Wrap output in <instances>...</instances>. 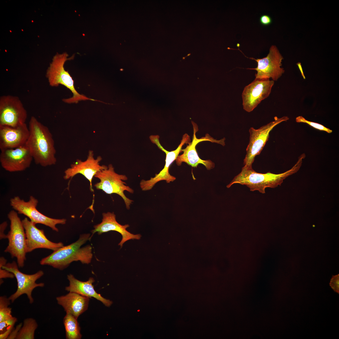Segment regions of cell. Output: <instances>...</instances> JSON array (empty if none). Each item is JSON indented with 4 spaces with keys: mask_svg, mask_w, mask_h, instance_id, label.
<instances>
[{
    "mask_svg": "<svg viewBox=\"0 0 339 339\" xmlns=\"http://www.w3.org/2000/svg\"><path fill=\"white\" fill-rule=\"evenodd\" d=\"M28 127L30 134L25 145L35 164L44 167L55 165L56 150L49 129L34 116L31 117Z\"/></svg>",
    "mask_w": 339,
    "mask_h": 339,
    "instance_id": "cell-1",
    "label": "cell"
},
{
    "mask_svg": "<svg viewBox=\"0 0 339 339\" xmlns=\"http://www.w3.org/2000/svg\"><path fill=\"white\" fill-rule=\"evenodd\" d=\"M305 158V155L302 154L291 169L279 174H275L269 172L264 174L259 173L254 170L252 167L244 166L241 172L234 178L226 187L229 188L234 184H239L246 186L251 191H258L261 193H265L266 188H275L279 185L280 186L287 177L298 172Z\"/></svg>",
    "mask_w": 339,
    "mask_h": 339,
    "instance_id": "cell-2",
    "label": "cell"
},
{
    "mask_svg": "<svg viewBox=\"0 0 339 339\" xmlns=\"http://www.w3.org/2000/svg\"><path fill=\"white\" fill-rule=\"evenodd\" d=\"M91 238L90 234L80 235L76 242L59 248L41 259L40 264L60 270L66 268L74 261H80L83 264H89L93 257L92 246L88 245L81 247Z\"/></svg>",
    "mask_w": 339,
    "mask_h": 339,
    "instance_id": "cell-3",
    "label": "cell"
},
{
    "mask_svg": "<svg viewBox=\"0 0 339 339\" xmlns=\"http://www.w3.org/2000/svg\"><path fill=\"white\" fill-rule=\"evenodd\" d=\"M68 54L66 52L57 53L53 56L46 74L49 85L52 87H57L60 84L62 85L71 91L73 95L72 97L63 99L62 100L65 103H77L79 101L85 100L96 101L79 94L76 90L72 78L64 68L65 62L67 60L73 59L74 57L73 56L68 57Z\"/></svg>",
    "mask_w": 339,
    "mask_h": 339,
    "instance_id": "cell-4",
    "label": "cell"
},
{
    "mask_svg": "<svg viewBox=\"0 0 339 339\" xmlns=\"http://www.w3.org/2000/svg\"><path fill=\"white\" fill-rule=\"evenodd\" d=\"M18 213L14 210L8 214L10 222V230L7 234L8 243L4 252L9 253L12 258H16L19 267L22 268L26 259V237L22 221Z\"/></svg>",
    "mask_w": 339,
    "mask_h": 339,
    "instance_id": "cell-5",
    "label": "cell"
},
{
    "mask_svg": "<svg viewBox=\"0 0 339 339\" xmlns=\"http://www.w3.org/2000/svg\"><path fill=\"white\" fill-rule=\"evenodd\" d=\"M94 177L100 180L94 185L96 189L102 190L107 194H116L119 195L123 199L126 208H130L133 201L127 198L124 191H126L133 194L134 191L132 188L126 185V183L124 181L128 179L126 175L116 173L112 165L110 164L106 168L98 172Z\"/></svg>",
    "mask_w": 339,
    "mask_h": 339,
    "instance_id": "cell-6",
    "label": "cell"
},
{
    "mask_svg": "<svg viewBox=\"0 0 339 339\" xmlns=\"http://www.w3.org/2000/svg\"><path fill=\"white\" fill-rule=\"evenodd\" d=\"M159 135H151L149 138L151 142L155 144L162 151L166 154L165 163L164 168L158 173L155 175L153 177L150 179L145 180H142L140 183V186L143 191H146L152 189L158 182L161 180H165L167 183L174 181L176 178L170 175L169 172V169L172 163L175 160L179 154L182 152V148L185 144H188L191 139L190 136L187 133L184 134L180 143L175 150L168 151L165 149L161 145L159 141Z\"/></svg>",
    "mask_w": 339,
    "mask_h": 339,
    "instance_id": "cell-7",
    "label": "cell"
},
{
    "mask_svg": "<svg viewBox=\"0 0 339 339\" xmlns=\"http://www.w3.org/2000/svg\"><path fill=\"white\" fill-rule=\"evenodd\" d=\"M38 203V200L32 196H30L29 200L26 202L18 196H14L10 200L11 206L18 213L26 216L35 224L44 225L58 232V229L56 225L65 224L66 219L53 218L44 215L37 209Z\"/></svg>",
    "mask_w": 339,
    "mask_h": 339,
    "instance_id": "cell-8",
    "label": "cell"
},
{
    "mask_svg": "<svg viewBox=\"0 0 339 339\" xmlns=\"http://www.w3.org/2000/svg\"><path fill=\"white\" fill-rule=\"evenodd\" d=\"M289 119L287 116L281 118L274 117V120L258 129L253 127L249 130V142L246 149V154L244 160V166L252 167L256 156L259 154L268 140L269 133L278 124Z\"/></svg>",
    "mask_w": 339,
    "mask_h": 339,
    "instance_id": "cell-9",
    "label": "cell"
},
{
    "mask_svg": "<svg viewBox=\"0 0 339 339\" xmlns=\"http://www.w3.org/2000/svg\"><path fill=\"white\" fill-rule=\"evenodd\" d=\"M0 267L12 273L14 275L17 282L16 291L8 298L12 303L23 294H26L31 304L34 302L32 293L33 290L36 287H43L45 286L43 282L36 283V281L44 274V272L39 270L32 274L23 273L19 269L18 264L14 261L11 263H7L4 266L0 265Z\"/></svg>",
    "mask_w": 339,
    "mask_h": 339,
    "instance_id": "cell-10",
    "label": "cell"
},
{
    "mask_svg": "<svg viewBox=\"0 0 339 339\" xmlns=\"http://www.w3.org/2000/svg\"><path fill=\"white\" fill-rule=\"evenodd\" d=\"M248 58L255 60L257 63V67L256 68H247L256 71L257 73L255 74V78L270 79L271 78L274 81H276L285 72L284 69L282 67L283 57L275 45H273L270 47L269 53L265 57L257 59L252 57Z\"/></svg>",
    "mask_w": 339,
    "mask_h": 339,
    "instance_id": "cell-11",
    "label": "cell"
},
{
    "mask_svg": "<svg viewBox=\"0 0 339 339\" xmlns=\"http://www.w3.org/2000/svg\"><path fill=\"white\" fill-rule=\"evenodd\" d=\"M27 118V111L18 97H0V126H16L25 123Z\"/></svg>",
    "mask_w": 339,
    "mask_h": 339,
    "instance_id": "cell-12",
    "label": "cell"
},
{
    "mask_svg": "<svg viewBox=\"0 0 339 339\" xmlns=\"http://www.w3.org/2000/svg\"><path fill=\"white\" fill-rule=\"evenodd\" d=\"M191 121L193 129L192 141L188 143L185 148L182 149L183 153L177 157L175 160L176 164L179 166L181 165L182 162H184L192 167L196 168L200 164L204 165L208 170L213 169L215 167L214 163L210 160H204L201 159L197 154L196 147L198 143L204 141H209L224 146L225 145V138L217 140L207 134L205 137L197 138L196 136V133L198 130V126L194 122L192 121Z\"/></svg>",
    "mask_w": 339,
    "mask_h": 339,
    "instance_id": "cell-13",
    "label": "cell"
},
{
    "mask_svg": "<svg viewBox=\"0 0 339 339\" xmlns=\"http://www.w3.org/2000/svg\"><path fill=\"white\" fill-rule=\"evenodd\" d=\"M274 81L270 79L255 78L244 88L242 94L243 108L252 111L263 100L270 95Z\"/></svg>",
    "mask_w": 339,
    "mask_h": 339,
    "instance_id": "cell-14",
    "label": "cell"
},
{
    "mask_svg": "<svg viewBox=\"0 0 339 339\" xmlns=\"http://www.w3.org/2000/svg\"><path fill=\"white\" fill-rule=\"evenodd\" d=\"M33 160L25 145L1 150L0 162L2 168L10 172L22 171L29 168Z\"/></svg>",
    "mask_w": 339,
    "mask_h": 339,
    "instance_id": "cell-15",
    "label": "cell"
},
{
    "mask_svg": "<svg viewBox=\"0 0 339 339\" xmlns=\"http://www.w3.org/2000/svg\"><path fill=\"white\" fill-rule=\"evenodd\" d=\"M102 160L100 156L95 158L93 151L90 150L86 160L82 161L77 159L64 171L63 178L66 180L71 179L76 175L81 174L89 182L90 190L93 191L92 181L94 177L98 172L108 167L100 164Z\"/></svg>",
    "mask_w": 339,
    "mask_h": 339,
    "instance_id": "cell-16",
    "label": "cell"
},
{
    "mask_svg": "<svg viewBox=\"0 0 339 339\" xmlns=\"http://www.w3.org/2000/svg\"><path fill=\"white\" fill-rule=\"evenodd\" d=\"M22 221L26 234L27 253L38 248L54 251L64 246L61 242L55 243L50 241L46 236L44 230L38 228L35 224L27 218H25Z\"/></svg>",
    "mask_w": 339,
    "mask_h": 339,
    "instance_id": "cell-17",
    "label": "cell"
},
{
    "mask_svg": "<svg viewBox=\"0 0 339 339\" xmlns=\"http://www.w3.org/2000/svg\"><path fill=\"white\" fill-rule=\"evenodd\" d=\"M30 134L26 123L16 126H0V149L14 148L25 145Z\"/></svg>",
    "mask_w": 339,
    "mask_h": 339,
    "instance_id": "cell-18",
    "label": "cell"
},
{
    "mask_svg": "<svg viewBox=\"0 0 339 339\" xmlns=\"http://www.w3.org/2000/svg\"><path fill=\"white\" fill-rule=\"evenodd\" d=\"M129 227L128 224L122 225L116 220V216L113 212H108L102 213V222L94 226V229L91 231L92 234L97 232L99 235L111 231H116L120 233L122 239L118 245L121 247L123 244L131 239H139L141 235L139 234H133L126 230Z\"/></svg>",
    "mask_w": 339,
    "mask_h": 339,
    "instance_id": "cell-19",
    "label": "cell"
},
{
    "mask_svg": "<svg viewBox=\"0 0 339 339\" xmlns=\"http://www.w3.org/2000/svg\"><path fill=\"white\" fill-rule=\"evenodd\" d=\"M57 303L77 319L88 309L89 298L72 292L56 298Z\"/></svg>",
    "mask_w": 339,
    "mask_h": 339,
    "instance_id": "cell-20",
    "label": "cell"
},
{
    "mask_svg": "<svg viewBox=\"0 0 339 339\" xmlns=\"http://www.w3.org/2000/svg\"><path fill=\"white\" fill-rule=\"evenodd\" d=\"M67 278L69 281V285L66 287L65 290L69 292H74L89 298L93 297L102 302L105 306H110L112 303V301L106 299L95 291L93 283L94 280L90 277L86 282H83L76 279L71 274L67 275Z\"/></svg>",
    "mask_w": 339,
    "mask_h": 339,
    "instance_id": "cell-21",
    "label": "cell"
},
{
    "mask_svg": "<svg viewBox=\"0 0 339 339\" xmlns=\"http://www.w3.org/2000/svg\"><path fill=\"white\" fill-rule=\"evenodd\" d=\"M77 319L69 313H66L63 319L66 338L67 339H80L82 337L80 328Z\"/></svg>",
    "mask_w": 339,
    "mask_h": 339,
    "instance_id": "cell-22",
    "label": "cell"
},
{
    "mask_svg": "<svg viewBox=\"0 0 339 339\" xmlns=\"http://www.w3.org/2000/svg\"><path fill=\"white\" fill-rule=\"evenodd\" d=\"M38 326V324L35 319L31 318L25 319L16 339H34L35 331Z\"/></svg>",
    "mask_w": 339,
    "mask_h": 339,
    "instance_id": "cell-23",
    "label": "cell"
},
{
    "mask_svg": "<svg viewBox=\"0 0 339 339\" xmlns=\"http://www.w3.org/2000/svg\"><path fill=\"white\" fill-rule=\"evenodd\" d=\"M10 300L6 296L0 297V322L6 320L13 316L12 308L9 307Z\"/></svg>",
    "mask_w": 339,
    "mask_h": 339,
    "instance_id": "cell-24",
    "label": "cell"
},
{
    "mask_svg": "<svg viewBox=\"0 0 339 339\" xmlns=\"http://www.w3.org/2000/svg\"><path fill=\"white\" fill-rule=\"evenodd\" d=\"M295 121L298 123H306L313 128L320 131H324L328 133H330L332 132V131L328 128L323 125L314 122L309 121L306 120L303 116H299L295 119Z\"/></svg>",
    "mask_w": 339,
    "mask_h": 339,
    "instance_id": "cell-25",
    "label": "cell"
},
{
    "mask_svg": "<svg viewBox=\"0 0 339 339\" xmlns=\"http://www.w3.org/2000/svg\"><path fill=\"white\" fill-rule=\"evenodd\" d=\"M17 321V318L12 316L6 320L0 322V331H3L6 327L12 325H14Z\"/></svg>",
    "mask_w": 339,
    "mask_h": 339,
    "instance_id": "cell-26",
    "label": "cell"
},
{
    "mask_svg": "<svg viewBox=\"0 0 339 339\" xmlns=\"http://www.w3.org/2000/svg\"><path fill=\"white\" fill-rule=\"evenodd\" d=\"M330 285L335 292L339 293V274L332 276L330 283Z\"/></svg>",
    "mask_w": 339,
    "mask_h": 339,
    "instance_id": "cell-27",
    "label": "cell"
},
{
    "mask_svg": "<svg viewBox=\"0 0 339 339\" xmlns=\"http://www.w3.org/2000/svg\"><path fill=\"white\" fill-rule=\"evenodd\" d=\"M15 277L14 275L8 271L0 267V278H13Z\"/></svg>",
    "mask_w": 339,
    "mask_h": 339,
    "instance_id": "cell-28",
    "label": "cell"
},
{
    "mask_svg": "<svg viewBox=\"0 0 339 339\" xmlns=\"http://www.w3.org/2000/svg\"><path fill=\"white\" fill-rule=\"evenodd\" d=\"M260 22L261 24L264 26H267L272 23V19L269 15L263 14L260 17Z\"/></svg>",
    "mask_w": 339,
    "mask_h": 339,
    "instance_id": "cell-29",
    "label": "cell"
},
{
    "mask_svg": "<svg viewBox=\"0 0 339 339\" xmlns=\"http://www.w3.org/2000/svg\"><path fill=\"white\" fill-rule=\"evenodd\" d=\"M23 324L22 323L17 325L15 329H13L7 338L8 339H16L18 332L21 328Z\"/></svg>",
    "mask_w": 339,
    "mask_h": 339,
    "instance_id": "cell-30",
    "label": "cell"
},
{
    "mask_svg": "<svg viewBox=\"0 0 339 339\" xmlns=\"http://www.w3.org/2000/svg\"><path fill=\"white\" fill-rule=\"evenodd\" d=\"M8 225L7 222L4 221L0 225V239L7 238V235L4 233V231Z\"/></svg>",
    "mask_w": 339,
    "mask_h": 339,
    "instance_id": "cell-31",
    "label": "cell"
},
{
    "mask_svg": "<svg viewBox=\"0 0 339 339\" xmlns=\"http://www.w3.org/2000/svg\"><path fill=\"white\" fill-rule=\"evenodd\" d=\"M14 325H12L10 326L7 329L6 331L3 333H2L0 335V339H7V338L10 334V333L12 332V331L13 329V327Z\"/></svg>",
    "mask_w": 339,
    "mask_h": 339,
    "instance_id": "cell-32",
    "label": "cell"
},
{
    "mask_svg": "<svg viewBox=\"0 0 339 339\" xmlns=\"http://www.w3.org/2000/svg\"><path fill=\"white\" fill-rule=\"evenodd\" d=\"M191 55V53H189V54H187V56H185V57H182V59H183H183H184H184H185V58H186V57H187V56H190V55Z\"/></svg>",
    "mask_w": 339,
    "mask_h": 339,
    "instance_id": "cell-33",
    "label": "cell"
}]
</instances>
